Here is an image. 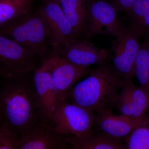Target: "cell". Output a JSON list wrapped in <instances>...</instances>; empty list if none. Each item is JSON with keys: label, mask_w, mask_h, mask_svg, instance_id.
Wrapping results in <instances>:
<instances>
[{"label": "cell", "mask_w": 149, "mask_h": 149, "mask_svg": "<svg viewBox=\"0 0 149 149\" xmlns=\"http://www.w3.org/2000/svg\"><path fill=\"white\" fill-rule=\"evenodd\" d=\"M28 74L5 78L0 92L1 125L13 130L22 143L40 120L33 77Z\"/></svg>", "instance_id": "cell-1"}, {"label": "cell", "mask_w": 149, "mask_h": 149, "mask_svg": "<svg viewBox=\"0 0 149 149\" xmlns=\"http://www.w3.org/2000/svg\"><path fill=\"white\" fill-rule=\"evenodd\" d=\"M89 75L70 89L65 100L94 113L111 111L126 80L106 63L91 70Z\"/></svg>", "instance_id": "cell-2"}, {"label": "cell", "mask_w": 149, "mask_h": 149, "mask_svg": "<svg viewBox=\"0 0 149 149\" xmlns=\"http://www.w3.org/2000/svg\"><path fill=\"white\" fill-rule=\"evenodd\" d=\"M1 28V35L11 37V40L40 56L42 61L47 58V35L39 12L28 15Z\"/></svg>", "instance_id": "cell-3"}, {"label": "cell", "mask_w": 149, "mask_h": 149, "mask_svg": "<svg viewBox=\"0 0 149 149\" xmlns=\"http://www.w3.org/2000/svg\"><path fill=\"white\" fill-rule=\"evenodd\" d=\"M57 132L74 138H83L93 131V112L67 100L61 102L51 118Z\"/></svg>", "instance_id": "cell-4"}, {"label": "cell", "mask_w": 149, "mask_h": 149, "mask_svg": "<svg viewBox=\"0 0 149 149\" xmlns=\"http://www.w3.org/2000/svg\"><path fill=\"white\" fill-rule=\"evenodd\" d=\"M111 44L109 54L111 55L113 67L117 74L125 80L135 76V65L141 47L139 36L130 27L123 26Z\"/></svg>", "instance_id": "cell-5"}, {"label": "cell", "mask_w": 149, "mask_h": 149, "mask_svg": "<svg viewBox=\"0 0 149 149\" xmlns=\"http://www.w3.org/2000/svg\"><path fill=\"white\" fill-rule=\"evenodd\" d=\"M36 55L14 40L0 36V74L4 78L28 74L35 68Z\"/></svg>", "instance_id": "cell-6"}, {"label": "cell", "mask_w": 149, "mask_h": 149, "mask_svg": "<svg viewBox=\"0 0 149 149\" xmlns=\"http://www.w3.org/2000/svg\"><path fill=\"white\" fill-rule=\"evenodd\" d=\"M39 14L47 37L54 49L79 39L67 18L58 0H44Z\"/></svg>", "instance_id": "cell-7"}, {"label": "cell", "mask_w": 149, "mask_h": 149, "mask_svg": "<svg viewBox=\"0 0 149 149\" xmlns=\"http://www.w3.org/2000/svg\"><path fill=\"white\" fill-rule=\"evenodd\" d=\"M118 11L107 0H91L88 5V28L84 39L97 35L116 37L123 27L118 17Z\"/></svg>", "instance_id": "cell-8"}, {"label": "cell", "mask_w": 149, "mask_h": 149, "mask_svg": "<svg viewBox=\"0 0 149 149\" xmlns=\"http://www.w3.org/2000/svg\"><path fill=\"white\" fill-rule=\"evenodd\" d=\"M42 65L50 74L60 102L65 100L67 94L74 84L91 71L88 68L77 66L54 54L42 61Z\"/></svg>", "instance_id": "cell-9"}, {"label": "cell", "mask_w": 149, "mask_h": 149, "mask_svg": "<svg viewBox=\"0 0 149 149\" xmlns=\"http://www.w3.org/2000/svg\"><path fill=\"white\" fill-rule=\"evenodd\" d=\"M52 54L84 68H88L93 65L104 64L109 56L107 50L99 49L86 40L81 39L70 41L54 49Z\"/></svg>", "instance_id": "cell-10"}, {"label": "cell", "mask_w": 149, "mask_h": 149, "mask_svg": "<svg viewBox=\"0 0 149 149\" xmlns=\"http://www.w3.org/2000/svg\"><path fill=\"white\" fill-rule=\"evenodd\" d=\"M33 77L40 120L51 122V118L60 103L57 91L50 74L42 65L34 69Z\"/></svg>", "instance_id": "cell-11"}, {"label": "cell", "mask_w": 149, "mask_h": 149, "mask_svg": "<svg viewBox=\"0 0 149 149\" xmlns=\"http://www.w3.org/2000/svg\"><path fill=\"white\" fill-rule=\"evenodd\" d=\"M70 136L57 132L52 123L40 120L20 149H70Z\"/></svg>", "instance_id": "cell-12"}, {"label": "cell", "mask_w": 149, "mask_h": 149, "mask_svg": "<svg viewBox=\"0 0 149 149\" xmlns=\"http://www.w3.org/2000/svg\"><path fill=\"white\" fill-rule=\"evenodd\" d=\"M149 123V115L139 120L115 115L112 111L95 114V125L103 133L116 139H125L136 128Z\"/></svg>", "instance_id": "cell-13"}, {"label": "cell", "mask_w": 149, "mask_h": 149, "mask_svg": "<svg viewBox=\"0 0 149 149\" xmlns=\"http://www.w3.org/2000/svg\"><path fill=\"white\" fill-rule=\"evenodd\" d=\"M58 1L77 38H84L88 28V5L91 0Z\"/></svg>", "instance_id": "cell-14"}, {"label": "cell", "mask_w": 149, "mask_h": 149, "mask_svg": "<svg viewBox=\"0 0 149 149\" xmlns=\"http://www.w3.org/2000/svg\"><path fill=\"white\" fill-rule=\"evenodd\" d=\"M70 149H122L124 144L121 139H116L106 133L93 131L83 138L70 136Z\"/></svg>", "instance_id": "cell-15"}, {"label": "cell", "mask_w": 149, "mask_h": 149, "mask_svg": "<svg viewBox=\"0 0 149 149\" xmlns=\"http://www.w3.org/2000/svg\"><path fill=\"white\" fill-rule=\"evenodd\" d=\"M33 0H0L1 28L29 15Z\"/></svg>", "instance_id": "cell-16"}, {"label": "cell", "mask_w": 149, "mask_h": 149, "mask_svg": "<svg viewBox=\"0 0 149 149\" xmlns=\"http://www.w3.org/2000/svg\"><path fill=\"white\" fill-rule=\"evenodd\" d=\"M130 28L139 37L149 34V0H137L127 14Z\"/></svg>", "instance_id": "cell-17"}, {"label": "cell", "mask_w": 149, "mask_h": 149, "mask_svg": "<svg viewBox=\"0 0 149 149\" xmlns=\"http://www.w3.org/2000/svg\"><path fill=\"white\" fill-rule=\"evenodd\" d=\"M132 80H126L125 86L128 91L133 108V118L143 119L149 110V95L140 87L135 86Z\"/></svg>", "instance_id": "cell-18"}, {"label": "cell", "mask_w": 149, "mask_h": 149, "mask_svg": "<svg viewBox=\"0 0 149 149\" xmlns=\"http://www.w3.org/2000/svg\"><path fill=\"white\" fill-rule=\"evenodd\" d=\"M135 76L139 81V87L149 95V61L146 40L141 45L136 58Z\"/></svg>", "instance_id": "cell-19"}, {"label": "cell", "mask_w": 149, "mask_h": 149, "mask_svg": "<svg viewBox=\"0 0 149 149\" xmlns=\"http://www.w3.org/2000/svg\"><path fill=\"white\" fill-rule=\"evenodd\" d=\"M124 149H149V123L136 128L126 138Z\"/></svg>", "instance_id": "cell-20"}, {"label": "cell", "mask_w": 149, "mask_h": 149, "mask_svg": "<svg viewBox=\"0 0 149 149\" xmlns=\"http://www.w3.org/2000/svg\"><path fill=\"white\" fill-rule=\"evenodd\" d=\"M21 144V140L13 130L1 125L0 149H20Z\"/></svg>", "instance_id": "cell-21"}, {"label": "cell", "mask_w": 149, "mask_h": 149, "mask_svg": "<svg viewBox=\"0 0 149 149\" xmlns=\"http://www.w3.org/2000/svg\"><path fill=\"white\" fill-rule=\"evenodd\" d=\"M115 107L117 108L122 115L134 119L131 100L125 84L120 90Z\"/></svg>", "instance_id": "cell-22"}, {"label": "cell", "mask_w": 149, "mask_h": 149, "mask_svg": "<svg viewBox=\"0 0 149 149\" xmlns=\"http://www.w3.org/2000/svg\"><path fill=\"white\" fill-rule=\"evenodd\" d=\"M137 0H109L118 11L127 14Z\"/></svg>", "instance_id": "cell-23"}, {"label": "cell", "mask_w": 149, "mask_h": 149, "mask_svg": "<svg viewBox=\"0 0 149 149\" xmlns=\"http://www.w3.org/2000/svg\"><path fill=\"white\" fill-rule=\"evenodd\" d=\"M146 40L147 44V46H148V57L149 61V34L147 37H146Z\"/></svg>", "instance_id": "cell-24"}]
</instances>
